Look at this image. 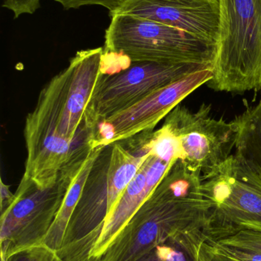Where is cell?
<instances>
[{
  "mask_svg": "<svg viewBox=\"0 0 261 261\" xmlns=\"http://www.w3.org/2000/svg\"><path fill=\"white\" fill-rule=\"evenodd\" d=\"M0 182H0V197H1L0 198L1 199V202H0L1 208H1V213H3L5 210L10 206L15 197V194L10 191L9 186L3 182V179H1Z\"/></svg>",
  "mask_w": 261,
  "mask_h": 261,
  "instance_id": "obj_20",
  "label": "cell"
},
{
  "mask_svg": "<svg viewBox=\"0 0 261 261\" xmlns=\"http://www.w3.org/2000/svg\"><path fill=\"white\" fill-rule=\"evenodd\" d=\"M237 128L235 154L261 177V96L234 119Z\"/></svg>",
  "mask_w": 261,
  "mask_h": 261,
  "instance_id": "obj_12",
  "label": "cell"
},
{
  "mask_svg": "<svg viewBox=\"0 0 261 261\" xmlns=\"http://www.w3.org/2000/svg\"><path fill=\"white\" fill-rule=\"evenodd\" d=\"M163 127L179 146V159L202 177L222 166L235 148L237 128L211 115V107L202 103L193 112L179 104L167 117Z\"/></svg>",
  "mask_w": 261,
  "mask_h": 261,
  "instance_id": "obj_8",
  "label": "cell"
},
{
  "mask_svg": "<svg viewBox=\"0 0 261 261\" xmlns=\"http://www.w3.org/2000/svg\"><path fill=\"white\" fill-rule=\"evenodd\" d=\"M205 69L212 67L195 63L133 62L121 71L102 73L87 108V126L95 136L100 122L186 75Z\"/></svg>",
  "mask_w": 261,
  "mask_h": 261,
  "instance_id": "obj_7",
  "label": "cell"
},
{
  "mask_svg": "<svg viewBox=\"0 0 261 261\" xmlns=\"http://www.w3.org/2000/svg\"><path fill=\"white\" fill-rule=\"evenodd\" d=\"M207 243L213 252L233 261H261V252L259 251L220 245L212 241H208Z\"/></svg>",
  "mask_w": 261,
  "mask_h": 261,
  "instance_id": "obj_16",
  "label": "cell"
},
{
  "mask_svg": "<svg viewBox=\"0 0 261 261\" xmlns=\"http://www.w3.org/2000/svg\"><path fill=\"white\" fill-rule=\"evenodd\" d=\"M127 14L185 31L217 44L219 0H127L110 15Z\"/></svg>",
  "mask_w": 261,
  "mask_h": 261,
  "instance_id": "obj_11",
  "label": "cell"
},
{
  "mask_svg": "<svg viewBox=\"0 0 261 261\" xmlns=\"http://www.w3.org/2000/svg\"><path fill=\"white\" fill-rule=\"evenodd\" d=\"M209 241L220 245L261 252V232L257 231L239 230L231 231L216 240Z\"/></svg>",
  "mask_w": 261,
  "mask_h": 261,
  "instance_id": "obj_14",
  "label": "cell"
},
{
  "mask_svg": "<svg viewBox=\"0 0 261 261\" xmlns=\"http://www.w3.org/2000/svg\"><path fill=\"white\" fill-rule=\"evenodd\" d=\"M103 147L93 149L70 184L62 205L44 240V245L58 251L62 245L66 229L79 200L90 169Z\"/></svg>",
  "mask_w": 261,
  "mask_h": 261,
  "instance_id": "obj_13",
  "label": "cell"
},
{
  "mask_svg": "<svg viewBox=\"0 0 261 261\" xmlns=\"http://www.w3.org/2000/svg\"><path fill=\"white\" fill-rule=\"evenodd\" d=\"M202 184V173L178 159L98 261H136L163 244L205 242L214 204Z\"/></svg>",
  "mask_w": 261,
  "mask_h": 261,
  "instance_id": "obj_1",
  "label": "cell"
},
{
  "mask_svg": "<svg viewBox=\"0 0 261 261\" xmlns=\"http://www.w3.org/2000/svg\"><path fill=\"white\" fill-rule=\"evenodd\" d=\"M81 167L62 170L58 179L49 187H39L21 178L12 204L1 213L2 260L18 251L44 243L67 190Z\"/></svg>",
  "mask_w": 261,
  "mask_h": 261,
  "instance_id": "obj_5",
  "label": "cell"
},
{
  "mask_svg": "<svg viewBox=\"0 0 261 261\" xmlns=\"http://www.w3.org/2000/svg\"><path fill=\"white\" fill-rule=\"evenodd\" d=\"M104 52L122 54L132 63H195L213 68L217 44L167 24L115 14L106 30Z\"/></svg>",
  "mask_w": 261,
  "mask_h": 261,
  "instance_id": "obj_4",
  "label": "cell"
},
{
  "mask_svg": "<svg viewBox=\"0 0 261 261\" xmlns=\"http://www.w3.org/2000/svg\"><path fill=\"white\" fill-rule=\"evenodd\" d=\"M217 55L213 78L217 92L261 90V0H219Z\"/></svg>",
  "mask_w": 261,
  "mask_h": 261,
  "instance_id": "obj_3",
  "label": "cell"
},
{
  "mask_svg": "<svg viewBox=\"0 0 261 261\" xmlns=\"http://www.w3.org/2000/svg\"><path fill=\"white\" fill-rule=\"evenodd\" d=\"M167 244L159 245L136 261H168Z\"/></svg>",
  "mask_w": 261,
  "mask_h": 261,
  "instance_id": "obj_19",
  "label": "cell"
},
{
  "mask_svg": "<svg viewBox=\"0 0 261 261\" xmlns=\"http://www.w3.org/2000/svg\"><path fill=\"white\" fill-rule=\"evenodd\" d=\"M2 261H64L58 256L55 250L49 248L47 245H37L18 251Z\"/></svg>",
  "mask_w": 261,
  "mask_h": 261,
  "instance_id": "obj_15",
  "label": "cell"
},
{
  "mask_svg": "<svg viewBox=\"0 0 261 261\" xmlns=\"http://www.w3.org/2000/svg\"><path fill=\"white\" fill-rule=\"evenodd\" d=\"M151 132L104 146L93 162L57 251L64 261H90L104 224L151 152Z\"/></svg>",
  "mask_w": 261,
  "mask_h": 261,
  "instance_id": "obj_2",
  "label": "cell"
},
{
  "mask_svg": "<svg viewBox=\"0 0 261 261\" xmlns=\"http://www.w3.org/2000/svg\"><path fill=\"white\" fill-rule=\"evenodd\" d=\"M64 9H79L84 6H101L108 9L110 15L116 12L127 0H55Z\"/></svg>",
  "mask_w": 261,
  "mask_h": 261,
  "instance_id": "obj_17",
  "label": "cell"
},
{
  "mask_svg": "<svg viewBox=\"0 0 261 261\" xmlns=\"http://www.w3.org/2000/svg\"><path fill=\"white\" fill-rule=\"evenodd\" d=\"M204 195L214 204L208 240L239 230L261 232V177L234 153L202 177Z\"/></svg>",
  "mask_w": 261,
  "mask_h": 261,
  "instance_id": "obj_6",
  "label": "cell"
},
{
  "mask_svg": "<svg viewBox=\"0 0 261 261\" xmlns=\"http://www.w3.org/2000/svg\"><path fill=\"white\" fill-rule=\"evenodd\" d=\"M205 251H206L207 261H233L230 260V259L227 258V257H224V256L213 252V251L210 249L207 242L205 243Z\"/></svg>",
  "mask_w": 261,
  "mask_h": 261,
  "instance_id": "obj_21",
  "label": "cell"
},
{
  "mask_svg": "<svg viewBox=\"0 0 261 261\" xmlns=\"http://www.w3.org/2000/svg\"><path fill=\"white\" fill-rule=\"evenodd\" d=\"M41 0H3V7L13 13L15 18L23 15L35 13L40 6Z\"/></svg>",
  "mask_w": 261,
  "mask_h": 261,
  "instance_id": "obj_18",
  "label": "cell"
},
{
  "mask_svg": "<svg viewBox=\"0 0 261 261\" xmlns=\"http://www.w3.org/2000/svg\"><path fill=\"white\" fill-rule=\"evenodd\" d=\"M213 78L212 69H205L156 90L133 107L100 122L92 149L110 145L145 132H153L182 100Z\"/></svg>",
  "mask_w": 261,
  "mask_h": 261,
  "instance_id": "obj_9",
  "label": "cell"
},
{
  "mask_svg": "<svg viewBox=\"0 0 261 261\" xmlns=\"http://www.w3.org/2000/svg\"><path fill=\"white\" fill-rule=\"evenodd\" d=\"M178 159L177 146L170 137L164 134L152 135L150 156L141 166L104 224L102 232L90 253V261H98L102 257L115 238Z\"/></svg>",
  "mask_w": 261,
  "mask_h": 261,
  "instance_id": "obj_10",
  "label": "cell"
}]
</instances>
